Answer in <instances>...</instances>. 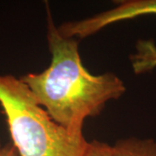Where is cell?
<instances>
[{
	"mask_svg": "<svg viewBox=\"0 0 156 156\" xmlns=\"http://www.w3.org/2000/svg\"><path fill=\"white\" fill-rule=\"evenodd\" d=\"M47 19L50 66L20 79L56 123L71 133H83L85 119L98 115L108 101L125 93L126 87L114 73L89 72L81 59L77 40L59 33L49 9Z\"/></svg>",
	"mask_w": 156,
	"mask_h": 156,
	"instance_id": "cell-1",
	"label": "cell"
},
{
	"mask_svg": "<svg viewBox=\"0 0 156 156\" xmlns=\"http://www.w3.org/2000/svg\"><path fill=\"white\" fill-rule=\"evenodd\" d=\"M0 104L20 156H83L89 142L83 133L56 123L21 79L0 75Z\"/></svg>",
	"mask_w": 156,
	"mask_h": 156,
	"instance_id": "cell-2",
	"label": "cell"
},
{
	"mask_svg": "<svg viewBox=\"0 0 156 156\" xmlns=\"http://www.w3.org/2000/svg\"><path fill=\"white\" fill-rule=\"evenodd\" d=\"M116 3L118 5L115 8L93 17L62 23L58 27L59 33L68 38L82 39L112 23L140 16L156 15V0H125Z\"/></svg>",
	"mask_w": 156,
	"mask_h": 156,
	"instance_id": "cell-3",
	"label": "cell"
},
{
	"mask_svg": "<svg viewBox=\"0 0 156 156\" xmlns=\"http://www.w3.org/2000/svg\"><path fill=\"white\" fill-rule=\"evenodd\" d=\"M135 74L149 72L156 68V44L152 39H140L135 45V52L130 56Z\"/></svg>",
	"mask_w": 156,
	"mask_h": 156,
	"instance_id": "cell-4",
	"label": "cell"
},
{
	"mask_svg": "<svg viewBox=\"0 0 156 156\" xmlns=\"http://www.w3.org/2000/svg\"><path fill=\"white\" fill-rule=\"evenodd\" d=\"M113 156H156V140L130 137L112 147Z\"/></svg>",
	"mask_w": 156,
	"mask_h": 156,
	"instance_id": "cell-5",
	"label": "cell"
},
{
	"mask_svg": "<svg viewBox=\"0 0 156 156\" xmlns=\"http://www.w3.org/2000/svg\"><path fill=\"white\" fill-rule=\"evenodd\" d=\"M83 156H113L112 147L95 140L88 143Z\"/></svg>",
	"mask_w": 156,
	"mask_h": 156,
	"instance_id": "cell-6",
	"label": "cell"
},
{
	"mask_svg": "<svg viewBox=\"0 0 156 156\" xmlns=\"http://www.w3.org/2000/svg\"><path fill=\"white\" fill-rule=\"evenodd\" d=\"M0 156H20L14 145L5 146L0 148Z\"/></svg>",
	"mask_w": 156,
	"mask_h": 156,
	"instance_id": "cell-7",
	"label": "cell"
},
{
	"mask_svg": "<svg viewBox=\"0 0 156 156\" xmlns=\"http://www.w3.org/2000/svg\"><path fill=\"white\" fill-rule=\"evenodd\" d=\"M0 148H1V142H0Z\"/></svg>",
	"mask_w": 156,
	"mask_h": 156,
	"instance_id": "cell-8",
	"label": "cell"
}]
</instances>
